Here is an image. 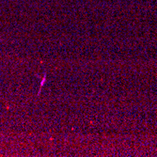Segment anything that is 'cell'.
<instances>
[{"label":"cell","mask_w":157,"mask_h":157,"mask_svg":"<svg viewBox=\"0 0 157 157\" xmlns=\"http://www.w3.org/2000/svg\"><path fill=\"white\" fill-rule=\"evenodd\" d=\"M45 80H46V75H44V78H42V81H41V83H40V87H42V86H44V84Z\"/></svg>","instance_id":"cell-1"}]
</instances>
